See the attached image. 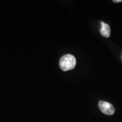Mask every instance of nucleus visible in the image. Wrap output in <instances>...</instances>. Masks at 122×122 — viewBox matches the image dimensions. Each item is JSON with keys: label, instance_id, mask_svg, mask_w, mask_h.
Here are the masks:
<instances>
[{"label": "nucleus", "instance_id": "obj_3", "mask_svg": "<svg viewBox=\"0 0 122 122\" xmlns=\"http://www.w3.org/2000/svg\"><path fill=\"white\" fill-rule=\"evenodd\" d=\"M101 28L100 30V32L103 37H109L110 36V28L107 24L103 22H101Z\"/></svg>", "mask_w": 122, "mask_h": 122}, {"label": "nucleus", "instance_id": "obj_1", "mask_svg": "<svg viewBox=\"0 0 122 122\" xmlns=\"http://www.w3.org/2000/svg\"><path fill=\"white\" fill-rule=\"evenodd\" d=\"M76 65V58L71 54H66L62 56L59 61V66L61 69L65 71L74 69Z\"/></svg>", "mask_w": 122, "mask_h": 122}, {"label": "nucleus", "instance_id": "obj_2", "mask_svg": "<svg viewBox=\"0 0 122 122\" xmlns=\"http://www.w3.org/2000/svg\"><path fill=\"white\" fill-rule=\"evenodd\" d=\"M98 106L101 111L106 115H112L115 112V109L113 105L107 102L101 101L98 103Z\"/></svg>", "mask_w": 122, "mask_h": 122}, {"label": "nucleus", "instance_id": "obj_4", "mask_svg": "<svg viewBox=\"0 0 122 122\" xmlns=\"http://www.w3.org/2000/svg\"><path fill=\"white\" fill-rule=\"evenodd\" d=\"M113 2H115V3L120 2H122V0H114Z\"/></svg>", "mask_w": 122, "mask_h": 122}]
</instances>
